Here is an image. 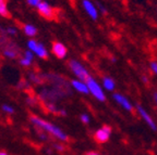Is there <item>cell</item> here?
I'll list each match as a JSON object with an SVG mask.
<instances>
[{"label":"cell","instance_id":"6da1fadb","mask_svg":"<svg viewBox=\"0 0 157 155\" xmlns=\"http://www.w3.org/2000/svg\"><path fill=\"white\" fill-rule=\"evenodd\" d=\"M29 121L32 123V125H34L36 128L42 129L45 132H47L49 136H52L54 138H56L60 142H67L69 140V137L60 127L56 126L55 124L50 123L48 121L40 118L39 116L36 115H31L29 116Z\"/></svg>","mask_w":157,"mask_h":155},{"label":"cell","instance_id":"7a4b0ae2","mask_svg":"<svg viewBox=\"0 0 157 155\" xmlns=\"http://www.w3.org/2000/svg\"><path fill=\"white\" fill-rule=\"evenodd\" d=\"M68 66H69V68H70V70L73 73V75L75 76L78 79L86 81L88 78L91 77V74H90V72L87 70V68H86L81 62H78V60H74V59L69 60Z\"/></svg>","mask_w":157,"mask_h":155},{"label":"cell","instance_id":"3957f363","mask_svg":"<svg viewBox=\"0 0 157 155\" xmlns=\"http://www.w3.org/2000/svg\"><path fill=\"white\" fill-rule=\"evenodd\" d=\"M86 85L88 87V90H90V95H92L94 98H95L97 101L99 102H105L106 101V95L104 92L103 86L91 76L86 80Z\"/></svg>","mask_w":157,"mask_h":155},{"label":"cell","instance_id":"277c9868","mask_svg":"<svg viewBox=\"0 0 157 155\" xmlns=\"http://www.w3.org/2000/svg\"><path fill=\"white\" fill-rule=\"evenodd\" d=\"M26 46H27V49L31 50L32 52H34V54L39 59H48L49 56V52L47 50V48L44 46L43 44H40L39 41L35 40L34 38H31L27 40L26 42Z\"/></svg>","mask_w":157,"mask_h":155},{"label":"cell","instance_id":"5b68a950","mask_svg":"<svg viewBox=\"0 0 157 155\" xmlns=\"http://www.w3.org/2000/svg\"><path fill=\"white\" fill-rule=\"evenodd\" d=\"M111 132H113L111 127L108 125H104L94 132V140L99 144H104L110 139Z\"/></svg>","mask_w":157,"mask_h":155},{"label":"cell","instance_id":"8992f818","mask_svg":"<svg viewBox=\"0 0 157 155\" xmlns=\"http://www.w3.org/2000/svg\"><path fill=\"white\" fill-rule=\"evenodd\" d=\"M36 9H37V11H38L39 14L42 15L44 19L49 20V21L54 20L55 16H56L55 9L52 7V5H49L48 2H46V1H42V2L37 5Z\"/></svg>","mask_w":157,"mask_h":155},{"label":"cell","instance_id":"52a82bcc","mask_svg":"<svg viewBox=\"0 0 157 155\" xmlns=\"http://www.w3.org/2000/svg\"><path fill=\"white\" fill-rule=\"evenodd\" d=\"M136 111H137V113H139V115H140L141 117H142V119L145 121V124H146L147 126L150 127L152 130H154V131H157V125H156V123L154 121V119L152 118V116H151L150 114H148V112L146 111V110L144 109V107L142 106V105H140V104H137L136 105Z\"/></svg>","mask_w":157,"mask_h":155},{"label":"cell","instance_id":"ba28073f","mask_svg":"<svg viewBox=\"0 0 157 155\" xmlns=\"http://www.w3.org/2000/svg\"><path fill=\"white\" fill-rule=\"evenodd\" d=\"M82 8L84 9L85 13L91 17L92 20L96 21L99 15V11L97 9V5H94L91 0H82Z\"/></svg>","mask_w":157,"mask_h":155},{"label":"cell","instance_id":"9c48e42d","mask_svg":"<svg viewBox=\"0 0 157 155\" xmlns=\"http://www.w3.org/2000/svg\"><path fill=\"white\" fill-rule=\"evenodd\" d=\"M52 53L59 60H63L68 56V49L60 41H55L52 45Z\"/></svg>","mask_w":157,"mask_h":155},{"label":"cell","instance_id":"30bf717a","mask_svg":"<svg viewBox=\"0 0 157 155\" xmlns=\"http://www.w3.org/2000/svg\"><path fill=\"white\" fill-rule=\"evenodd\" d=\"M113 100L117 102L118 105H120L123 110L128 112H133L134 111V105L130 102V100L128 99L125 96L121 95V93H113Z\"/></svg>","mask_w":157,"mask_h":155},{"label":"cell","instance_id":"8fae6325","mask_svg":"<svg viewBox=\"0 0 157 155\" xmlns=\"http://www.w3.org/2000/svg\"><path fill=\"white\" fill-rule=\"evenodd\" d=\"M70 85H71V88L73 90H75L78 93H82V95H90V90H88V87L86 85V81H83L81 79H72L70 81Z\"/></svg>","mask_w":157,"mask_h":155},{"label":"cell","instance_id":"7c38bea8","mask_svg":"<svg viewBox=\"0 0 157 155\" xmlns=\"http://www.w3.org/2000/svg\"><path fill=\"white\" fill-rule=\"evenodd\" d=\"M2 54L6 56L7 59H11V60H14L19 56L20 52H19V48L13 45H8L5 48L2 49Z\"/></svg>","mask_w":157,"mask_h":155},{"label":"cell","instance_id":"4fadbf2b","mask_svg":"<svg viewBox=\"0 0 157 155\" xmlns=\"http://www.w3.org/2000/svg\"><path fill=\"white\" fill-rule=\"evenodd\" d=\"M45 109L49 112V113H52V114L60 115V116H67V112L64 109H60V107L57 106L56 103L54 102H46L45 103Z\"/></svg>","mask_w":157,"mask_h":155},{"label":"cell","instance_id":"5bb4252c","mask_svg":"<svg viewBox=\"0 0 157 155\" xmlns=\"http://www.w3.org/2000/svg\"><path fill=\"white\" fill-rule=\"evenodd\" d=\"M22 31L25 36L31 37V38H34L37 35V27L33 24H24L22 27Z\"/></svg>","mask_w":157,"mask_h":155},{"label":"cell","instance_id":"9a60e30c","mask_svg":"<svg viewBox=\"0 0 157 155\" xmlns=\"http://www.w3.org/2000/svg\"><path fill=\"white\" fill-rule=\"evenodd\" d=\"M101 86L107 91H113L116 88V82L111 77L105 76V77H103V80H101Z\"/></svg>","mask_w":157,"mask_h":155},{"label":"cell","instance_id":"2e32d148","mask_svg":"<svg viewBox=\"0 0 157 155\" xmlns=\"http://www.w3.org/2000/svg\"><path fill=\"white\" fill-rule=\"evenodd\" d=\"M27 77H29V80L34 85H42L44 82V77L43 75H39V74H36L34 72H29L27 74Z\"/></svg>","mask_w":157,"mask_h":155},{"label":"cell","instance_id":"e0dca14e","mask_svg":"<svg viewBox=\"0 0 157 155\" xmlns=\"http://www.w3.org/2000/svg\"><path fill=\"white\" fill-rule=\"evenodd\" d=\"M10 13L8 10L7 0H0V16L2 17H9Z\"/></svg>","mask_w":157,"mask_h":155},{"label":"cell","instance_id":"ac0fdd59","mask_svg":"<svg viewBox=\"0 0 157 155\" xmlns=\"http://www.w3.org/2000/svg\"><path fill=\"white\" fill-rule=\"evenodd\" d=\"M6 34L7 36H10V37H14L17 35V28L14 26H8L7 28L5 29Z\"/></svg>","mask_w":157,"mask_h":155},{"label":"cell","instance_id":"d6986e66","mask_svg":"<svg viewBox=\"0 0 157 155\" xmlns=\"http://www.w3.org/2000/svg\"><path fill=\"white\" fill-rule=\"evenodd\" d=\"M19 63H20V65L23 66V67H29V66L33 64V62L32 61L27 60V59L24 58V56H21V58L19 59Z\"/></svg>","mask_w":157,"mask_h":155},{"label":"cell","instance_id":"ffe728a7","mask_svg":"<svg viewBox=\"0 0 157 155\" xmlns=\"http://www.w3.org/2000/svg\"><path fill=\"white\" fill-rule=\"evenodd\" d=\"M1 111L5 112V113H7V114H13V113H14V109H13V106H11L10 104H7V103H5V104L1 105Z\"/></svg>","mask_w":157,"mask_h":155},{"label":"cell","instance_id":"44dd1931","mask_svg":"<svg viewBox=\"0 0 157 155\" xmlns=\"http://www.w3.org/2000/svg\"><path fill=\"white\" fill-rule=\"evenodd\" d=\"M22 56H24V58H26L27 60H29V61H34V58H35V54H34V52H32L31 50H25L24 52H23V54H22Z\"/></svg>","mask_w":157,"mask_h":155},{"label":"cell","instance_id":"7402d4cb","mask_svg":"<svg viewBox=\"0 0 157 155\" xmlns=\"http://www.w3.org/2000/svg\"><path fill=\"white\" fill-rule=\"evenodd\" d=\"M37 130H38V137H39V139H40V140L46 141L47 139H48V137H49L48 133L45 132V131L42 130V129H38V128H37Z\"/></svg>","mask_w":157,"mask_h":155},{"label":"cell","instance_id":"603a6c76","mask_svg":"<svg viewBox=\"0 0 157 155\" xmlns=\"http://www.w3.org/2000/svg\"><path fill=\"white\" fill-rule=\"evenodd\" d=\"M42 1L43 0H26L27 5H29V7H33V8H37V5L42 2Z\"/></svg>","mask_w":157,"mask_h":155},{"label":"cell","instance_id":"cb8c5ba5","mask_svg":"<svg viewBox=\"0 0 157 155\" xmlns=\"http://www.w3.org/2000/svg\"><path fill=\"white\" fill-rule=\"evenodd\" d=\"M80 119H81V121L83 124H90V121H91V118H90V116H88L86 113H83V114L80 115Z\"/></svg>","mask_w":157,"mask_h":155},{"label":"cell","instance_id":"d4e9b609","mask_svg":"<svg viewBox=\"0 0 157 155\" xmlns=\"http://www.w3.org/2000/svg\"><path fill=\"white\" fill-rule=\"evenodd\" d=\"M54 149L58 152H64V150H66L64 146L61 143H54Z\"/></svg>","mask_w":157,"mask_h":155},{"label":"cell","instance_id":"484cf974","mask_svg":"<svg viewBox=\"0 0 157 155\" xmlns=\"http://www.w3.org/2000/svg\"><path fill=\"white\" fill-rule=\"evenodd\" d=\"M150 68L155 75H157V62L156 61H152L150 63Z\"/></svg>","mask_w":157,"mask_h":155},{"label":"cell","instance_id":"4316f807","mask_svg":"<svg viewBox=\"0 0 157 155\" xmlns=\"http://www.w3.org/2000/svg\"><path fill=\"white\" fill-rule=\"evenodd\" d=\"M96 5H97V9H98V11H99V12H101L103 14H106V13H107V10H106L105 5H103L101 2H97V3H96Z\"/></svg>","mask_w":157,"mask_h":155},{"label":"cell","instance_id":"83f0119b","mask_svg":"<svg viewBox=\"0 0 157 155\" xmlns=\"http://www.w3.org/2000/svg\"><path fill=\"white\" fill-rule=\"evenodd\" d=\"M36 101H37V99L36 98H34V97H27L26 98V103L29 105H36L35 103H36Z\"/></svg>","mask_w":157,"mask_h":155},{"label":"cell","instance_id":"f1b7e54d","mask_svg":"<svg viewBox=\"0 0 157 155\" xmlns=\"http://www.w3.org/2000/svg\"><path fill=\"white\" fill-rule=\"evenodd\" d=\"M86 155H103V154H101V153L96 152V151H90V152L86 153Z\"/></svg>","mask_w":157,"mask_h":155},{"label":"cell","instance_id":"f546056e","mask_svg":"<svg viewBox=\"0 0 157 155\" xmlns=\"http://www.w3.org/2000/svg\"><path fill=\"white\" fill-rule=\"evenodd\" d=\"M142 81L144 82V84H148V78L145 75H142Z\"/></svg>","mask_w":157,"mask_h":155},{"label":"cell","instance_id":"4dcf8cb0","mask_svg":"<svg viewBox=\"0 0 157 155\" xmlns=\"http://www.w3.org/2000/svg\"><path fill=\"white\" fill-rule=\"evenodd\" d=\"M154 101H155V103H156V105H157V92H155V93H154Z\"/></svg>","mask_w":157,"mask_h":155},{"label":"cell","instance_id":"1f68e13d","mask_svg":"<svg viewBox=\"0 0 157 155\" xmlns=\"http://www.w3.org/2000/svg\"><path fill=\"white\" fill-rule=\"evenodd\" d=\"M0 155H9L7 152H5V151H0Z\"/></svg>","mask_w":157,"mask_h":155}]
</instances>
